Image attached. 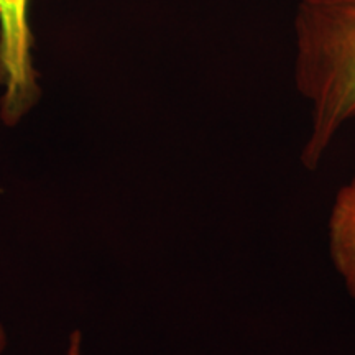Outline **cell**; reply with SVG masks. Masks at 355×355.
<instances>
[{"label": "cell", "mask_w": 355, "mask_h": 355, "mask_svg": "<svg viewBox=\"0 0 355 355\" xmlns=\"http://www.w3.org/2000/svg\"><path fill=\"white\" fill-rule=\"evenodd\" d=\"M30 0H0V119L17 125L40 99L42 89L33 66Z\"/></svg>", "instance_id": "cell-2"}, {"label": "cell", "mask_w": 355, "mask_h": 355, "mask_svg": "<svg viewBox=\"0 0 355 355\" xmlns=\"http://www.w3.org/2000/svg\"><path fill=\"white\" fill-rule=\"evenodd\" d=\"M64 355H84L83 354V334L81 331H73L68 339V347Z\"/></svg>", "instance_id": "cell-4"}, {"label": "cell", "mask_w": 355, "mask_h": 355, "mask_svg": "<svg viewBox=\"0 0 355 355\" xmlns=\"http://www.w3.org/2000/svg\"><path fill=\"white\" fill-rule=\"evenodd\" d=\"M327 245L336 272L355 298V175L337 191L327 222Z\"/></svg>", "instance_id": "cell-3"}, {"label": "cell", "mask_w": 355, "mask_h": 355, "mask_svg": "<svg viewBox=\"0 0 355 355\" xmlns=\"http://www.w3.org/2000/svg\"><path fill=\"white\" fill-rule=\"evenodd\" d=\"M7 344H8V339H7V332L3 329V326L0 324V355L3 354V350L7 349Z\"/></svg>", "instance_id": "cell-5"}, {"label": "cell", "mask_w": 355, "mask_h": 355, "mask_svg": "<svg viewBox=\"0 0 355 355\" xmlns=\"http://www.w3.org/2000/svg\"><path fill=\"white\" fill-rule=\"evenodd\" d=\"M295 32V83L311 105L301 163L316 171L337 132L355 117V0H301Z\"/></svg>", "instance_id": "cell-1"}]
</instances>
